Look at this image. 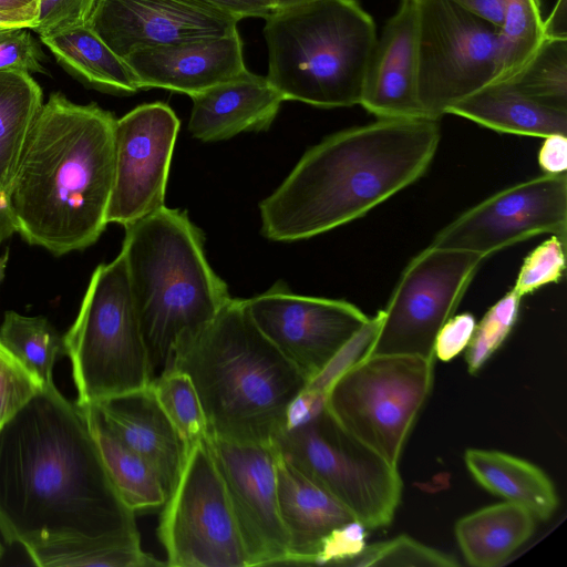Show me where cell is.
<instances>
[{
  "instance_id": "cell-39",
  "label": "cell",
  "mask_w": 567,
  "mask_h": 567,
  "mask_svg": "<svg viewBox=\"0 0 567 567\" xmlns=\"http://www.w3.org/2000/svg\"><path fill=\"white\" fill-rule=\"evenodd\" d=\"M44 58L28 28L0 31V72L45 73Z\"/></svg>"
},
{
  "instance_id": "cell-31",
  "label": "cell",
  "mask_w": 567,
  "mask_h": 567,
  "mask_svg": "<svg viewBox=\"0 0 567 567\" xmlns=\"http://www.w3.org/2000/svg\"><path fill=\"white\" fill-rule=\"evenodd\" d=\"M545 39L539 0H507L497 34V72L493 81L513 78Z\"/></svg>"
},
{
  "instance_id": "cell-44",
  "label": "cell",
  "mask_w": 567,
  "mask_h": 567,
  "mask_svg": "<svg viewBox=\"0 0 567 567\" xmlns=\"http://www.w3.org/2000/svg\"><path fill=\"white\" fill-rule=\"evenodd\" d=\"M37 0H0V18L31 29L35 19Z\"/></svg>"
},
{
  "instance_id": "cell-34",
  "label": "cell",
  "mask_w": 567,
  "mask_h": 567,
  "mask_svg": "<svg viewBox=\"0 0 567 567\" xmlns=\"http://www.w3.org/2000/svg\"><path fill=\"white\" fill-rule=\"evenodd\" d=\"M522 298L512 288L475 326L465 352L471 374H476L505 341L517 320Z\"/></svg>"
},
{
  "instance_id": "cell-47",
  "label": "cell",
  "mask_w": 567,
  "mask_h": 567,
  "mask_svg": "<svg viewBox=\"0 0 567 567\" xmlns=\"http://www.w3.org/2000/svg\"><path fill=\"white\" fill-rule=\"evenodd\" d=\"M14 28H24V27L20 23L0 18V31L8 30V29H14Z\"/></svg>"
},
{
  "instance_id": "cell-21",
  "label": "cell",
  "mask_w": 567,
  "mask_h": 567,
  "mask_svg": "<svg viewBox=\"0 0 567 567\" xmlns=\"http://www.w3.org/2000/svg\"><path fill=\"white\" fill-rule=\"evenodd\" d=\"M275 453L278 506L289 537V564H319L333 534L357 519L329 493Z\"/></svg>"
},
{
  "instance_id": "cell-4",
  "label": "cell",
  "mask_w": 567,
  "mask_h": 567,
  "mask_svg": "<svg viewBox=\"0 0 567 567\" xmlns=\"http://www.w3.org/2000/svg\"><path fill=\"white\" fill-rule=\"evenodd\" d=\"M168 368L189 377L206 435L238 443L271 445L309 385L256 326L245 299L237 298L181 338Z\"/></svg>"
},
{
  "instance_id": "cell-22",
  "label": "cell",
  "mask_w": 567,
  "mask_h": 567,
  "mask_svg": "<svg viewBox=\"0 0 567 567\" xmlns=\"http://www.w3.org/2000/svg\"><path fill=\"white\" fill-rule=\"evenodd\" d=\"M190 99L193 107L188 131L202 142L265 131L272 124L284 102L266 76L247 69Z\"/></svg>"
},
{
  "instance_id": "cell-52",
  "label": "cell",
  "mask_w": 567,
  "mask_h": 567,
  "mask_svg": "<svg viewBox=\"0 0 567 567\" xmlns=\"http://www.w3.org/2000/svg\"><path fill=\"white\" fill-rule=\"evenodd\" d=\"M415 1H420V0H415Z\"/></svg>"
},
{
  "instance_id": "cell-29",
  "label": "cell",
  "mask_w": 567,
  "mask_h": 567,
  "mask_svg": "<svg viewBox=\"0 0 567 567\" xmlns=\"http://www.w3.org/2000/svg\"><path fill=\"white\" fill-rule=\"evenodd\" d=\"M0 342L41 381L44 389L55 386L54 365L66 355L64 337L45 317L6 311L0 326Z\"/></svg>"
},
{
  "instance_id": "cell-7",
  "label": "cell",
  "mask_w": 567,
  "mask_h": 567,
  "mask_svg": "<svg viewBox=\"0 0 567 567\" xmlns=\"http://www.w3.org/2000/svg\"><path fill=\"white\" fill-rule=\"evenodd\" d=\"M63 337L78 406L153 382L122 252L110 264L96 267L79 313Z\"/></svg>"
},
{
  "instance_id": "cell-12",
  "label": "cell",
  "mask_w": 567,
  "mask_h": 567,
  "mask_svg": "<svg viewBox=\"0 0 567 567\" xmlns=\"http://www.w3.org/2000/svg\"><path fill=\"white\" fill-rule=\"evenodd\" d=\"M483 260L477 254L431 247L412 258L381 310L368 355L434 359L436 336L453 317Z\"/></svg>"
},
{
  "instance_id": "cell-1",
  "label": "cell",
  "mask_w": 567,
  "mask_h": 567,
  "mask_svg": "<svg viewBox=\"0 0 567 567\" xmlns=\"http://www.w3.org/2000/svg\"><path fill=\"white\" fill-rule=\"evenodd\" d=\"M0 533L25 551L62 543L140 538L84 414L56 386L0 431Z\"/></svg>"
},
{
  "instance_id": "cell-23",
  "label": "cell",
  "mask_w": 567,
  "mask_h": 567,
  "mask_svg": "<svg viewBox=\"0 0 567 567\" xmlns=\"http://www.w3.org/2000/svg\"><path fill=\"white\" fill-rule=\"evenodd\" d=\"M455 114L491 130L547 137L567 135V111L544 106L517 91L508 81H492L451 106Z\"/></svg>"
},
{
  "instance_id": "cell-50",
  "label": "cell",
  "mask_w": 567,
  "mask_h": 567,
  "mask_svg": "<svg viewBox=\"0 0 567 567\" xmlns=\"http://www.w3.org/2000/svg\"><path fill=\"white\" fill-rule=\"evenodd\" d=\"M274 11L276 10V0H264Z\"/></svg>"
},
{
  "instance_id": "cell-33",
  "label": "cell",
  "mask_w": 567,
  "mask_h": 567,
  "mask_svg": "<svg viewBox=\"0 0 567 567\" xmlns=\"http://www.w3.org/2000/svg\"><path fill=\"white\" fill-rule=\"evenodd\" d=\"M156 398L187 452L206 437L207 425L196 390L187 374L167 368L152 382Z\"/></svg>"
},
{
  "instance_id": "cell-51",
  "label": "cell",
  "mask_w": 567,
  "mask_h": 567,
  "mask_svg": "<svg viewBox=\"0 0 567 567\" xmlns=\"http://www.w3.org/2000/svg\"><path fill=\"white\" fill-rule=\"evenodd\" d=\"M3 551H4V550H3V546H2L1 540H0V559H1V558H2V556H3Z\"/></svg>"
},
{
  "instance_id": "cell-38",
  "label": "cell",
  "mask_w": 567,
  "mask_h": 567,
  "mask_svg": "<svg viewBox=\"0 0 567 567\" xmlns=\"http://www.w3.org/2000/svg\"><path fill=\"white\" fill-rule=\"evenodd\" d=\"M96 0H37L31 30L40 38L87 24Z\"/></svg>"
},
{
  "instance_id": "cell-42",
  "label": "cell",
  "mask_w": 567,
  "mask_h": 567,
  "mask_svg": "<svg viewBox=\"0 0 567 567\" xmlns=\"http://www.w3.org/2000/svg\"><path fill=\"white\" fill-rule=\"evenodd\" d=\"M238 20L243 18H266L274 10L264 0H197Z\"/></svg>"
},
{
  "instance_id": "cell-27",
  "label": "cell",
  "mask_w": 567,
  "mask_h": 567,
  "mask_svg": "<svg viewBox=\"0 0 567 567\" xmlns=\"http://www.w3.org/2000/svg\"><path fill=\"white\" fill-rule=\"evenodd\" d=\"M79 408L126 505L134 512L164 506L167 493L153 467L113 434L94 405Z\"/></svg>"
},
{
  "instance_id": "cell-46",
  "label": "cell",
  "mask_w": 567,
  "mask_h": 567,
  "mask_svg": "<svg viewBox=\"0 0 567 567\" xmlns=\"http://www.w3.org/2000/svg\"><path fill=\"white\" fill-rule=\"evenodd\" d=\"M14 233L17 227L7 202L6 189L0 186V244Z\"/></svg>"
},
{
  "instance_id": "cell-15",
  "label": "cell",
  "mask_w": 567,
  "mask_h": 567,
  "mask_svg": "<svg viewBox=\"0 0 567 567\" xmlns=\"http://www.w3.org/2000/svg\"><path fill=\"white\" fill-rule=\"evenodd\" d=\"M179 120L165 103L138 105L115 121L107 223L127 226L165 206Z\"/></svg>"
},
{
  "instance_id": "cell-2",
  "label": "cell",
  "mask_w": 567,
  "mask_h": 567,
  "mask_svg": "<svg viewBox=\"0 0 567 567\" xmlns=\"http://www.w3.org/2000/svg\"><path fill=\"white\" fill-rule=\"evenodd\" d=\"M441 140L437 120L379 118L309 148L259 204L261 233L296 241L362 217L417 181Z\"/></svg>"
},
{
  "instance_id": "cell-36",
  "label": "cell",
  "mask_w": 567,
  "mask_h": 567,
  "mask_svg": "<svg viewBox=\"0 0 567 567\" xmlns=\"http://www.w3.org/2000/svg\"><path fill=\"white\" fill-rule=\"evenodd\" d=\"M42 389L41 381L0 342V431Z\"/></svg>"
},
{
  "instance_id": "cell-45",
  "label": "cell",
  "mask_w": 567,
  "mask_h": 567,
  "mask_svg": "<svg viewBox=\"0 0 567 567\" xmlns=\"http://www.w3.org/2000/svg\"><path fill=\"white\" fill-rule=\"evenodd\" d=\"M545 38L567 39L566 0H558L551 14L544 21Z\"/></svg>"
},
{
  "instance_id": "cell-20",
  "label": "cell",
  "mask_w": 567,
  "mask_h": 567,
  "mask_svg": "<svg viewBox=\"0 0 567 567\" xmlns=\"http://www.w3.org/2000/svg\"><path fill=\"white\" fill-rule=\"evenodd\" d=\"M91 405L113 434L153 467L168 498L181 475L186 450L153 384Z\"/></svg>"
},
{
  "instance_id": "cell-8",
  "label": "cell",
  "mask_w": 567,
  "mask_h": 567,
  "mask_svg": "<svg viewBox=\"0 0 567 567\" xmlns=\"http://www.w3.org/2000/svg\"><path fill=\"white\" fill-rule=\"evenodd\" d=\"M271 445L367 529L391 524L403 488L398 467L348 434L324 405L289 424Z\"/></svg>"
},
{
  "instance_id": "cell-6",
  "label": "cell",
  "mask_w": 567,
  "mask_h": 567,
  "mask_svg": "<svg viewBox=\"0 0 567 567\" xmlns=\"http://www.w3.org/2000/svg\"><path fill=\"white\" fill-rule=\"evenodd\" d=\"M265 20L266 78L284 101L324 109L360 104L378 37L357 0H309Z\"/></svg>"
},
{
  "instance_id": "cell-24",
  "label": "cell",
  "mask_w": 567,
  "mask_h": 567,
  "mask_svg": "<svg viewBox=\"0 0 567 567\" xmlns=\"http://www.w3.org/2000/svg\"><path fill=\"white\" fill-rule=\"evenodd\" d=\"M465 465L485 489L527 509L535 519H548L558 506L550 478L535 464L492 450L468 449Z\"/></svg>"
},
{
  "instance_id": "cell-14",
  "label": "cell",
  "mask_w": 567,
  "mask_h": 567,
  "mask_svg": "<svg viewBox=\"0 0 567 567\" xmlns=\"http://www.w3.org/2000/svg\"><path fill=\"white\" fill-rule=\"evenodd\" d=\"M245 305L259 330L309 383L369 320L353 303L296 295L282 281Z\"/></svg>"
},
{
  "instance_id": "cell-49",
  "label": "cell",
  "mask_w": 567,
  "mask_h": 567,
  "mask_svg": "<svg viewBox=\"0 0 567 567\" xmlns=\"http://www.w3.org/2000/svg\"><path fill=\"white\" fill-rule=\"evenodd\" d=\"M8 249L4 251L3 255H0V282L4 276V270H6V267H7V262H8V258H9V254H8Z\"/></svg>"
},
{
  "instance_id": "cell-26",
  "label": "cell",
  "mask_w": 567,
  "mask_h": 567,
  "mask_svg": "<svg viewBox=\"0 0 567 567\" xmlns=\"http://www.w3.org/2000/svg\"><path fill=\"white\" fill-rule=\"evenodd\" d=\"M70 73L97 90L133 94L141 90L137 76L89 24L40 38Z\"/></svg>"
},
{
  "instance_id": "cell-40",
  "label": "cell",
  "mask_w": 567,
  "mask_h": 567,
  "mask_svg": "<svg viewBox=\"0 0 567 567\" xmlns=\"http://www.w3.org/2000/svg\"><path fill=\"white\" fill-rule=\"evenodd\" d=\"M475 326L471 313L451 317L436 336L434 355L445 362L454 359L467 347Z\"/></svg>"
},
{
  "instance_id": "cell-43",
  "label": "cell",
  "mask_w": 567,
  "mask_h": 567,
  "mask_svg": "<svg viewBox=\"0 0 567 567\" xmlns=\"http://www.w3.org/2000/svg\"><path fill=\"white\" fill-rule=\"evenodd\" d=\"M474 16L499 28L503 23L507 0H452Z\"/></svg>"
},
{
  "instance_id": "cell-9",
  "label": "cell",
  "mask_w": 567,
  "mask_h": 567,
  "mask_svg": "<svg viewBox=\"0 0 567 567\" xmlns=\"http://www.w3.org/2000/svg\"><path fill=\"white\" fill-rule=\"evenodd\" d=\"M434 359L368 355L339 374L324 406L353 439L398 467L406 439L433 384Z\"/></svg>"
},
{
  "instance_id": "cell-17",
  "label": "cell",
  "mask_w": 567,
  "mask_h": 567,
  "mask_svg": "<svg viewBox=\"0 0 567 567\" xmlns=\"http://www.w3.org/2000/svg\"><path fill=\"white\" fill-rule=\"evenodd\" d=\"M238 19L197 0H96L87 24L121 58L237 31Z\"/></svg>"
},
{
  "instance_id": "cell-10",
  "label": "cell",
  "mask_w": 567,
  "mask_h": 567,
  "mask_svg": "<svg viewBox=\"0 0 567 567\" xmlns=\"http://www.w3.org/2000/svg\"><path fill=\"white\" fill-rule=\"evenodd\" d=\"M417 99L427 118L492 82L497 72L498 28L452 0H420Z\"/></svg>"
},
{
  "instance_id": "cell-5",
  "label": "cell",
  "mask_w": 567,
  "mask_h": 567,
  "mask_svg": "<svg viewBox=\"0 0 567 567\" xmlns=\"http://www.w3.org/2000/svg\"><path fill=\"white\" fill-rule=\"evenodd\" d=\"M124 228L121 252L155 379L181 338L209 322L231 297L187 212L164 206Z\"/></svg>"
},
{
  "instance_id": "cell-3",
  "label": "cell",
  "mask_w": 567,
  "mask_h": 567,
  "mask_svg": "<svg viewBox=\"0 0 567 567\" xmlns=\"http://www.w3.org/2000/svg\"><path fill=\"white\" fill-rule=\"evenodd\" d=\"M115 121L60 92L43 103L6 188L17 233L29 244L64 255L99 239L109 224Z\"/></svg>"
},
{
  "instance_id": "cell-16",
  "label": "cell",
  "mask_w": 567,
  "mask_h": 567,
  "mask_svg": "<svg viewBox=\"0 0 567 567\" xmlns=\"http://www.w3.org/2000/svg\"><path fill=\"white\" fill-rule=\"evenodd\" d=\"M226 486L247 566L289 564V537L280 517L272 445L206 435Z\"/></svg>"
},
{
  "instance_id": "cell-37",
  "label": "cell",
  "mask_w": 567,
  "mask_h": 567,
  "mask_svg": "<svg viewBox=\"0 0 567 567\" xmlns=\"http://www.w3.org/2000/svg\"><path fill=\"white\" fill-rule=\"evenodd\" d=\"M566 243L557 236H551L536 247L524 260L514 290L524 297L536 289L557 282L565 270Z\"/></svg>"
},
{
  "instance_id": "cell-32",
  "label": "cell",
  "mask_w": 567,
  "mask_h": 567,
  "mask_svg": "<svg viewBox=\"0 0 567 567\" xmlns=\"http://www.w3.org/2000/svg\"><path fill=\"white\" fill-rule=\"evenodd\" d=\"M505 81L544 106L567 111V39L545 38L528 62Z\"/></svg>"
},
{
  "instance_id": "cell-30",
  "label": "cell",
  "mask_w": 567,
  "mask_h": 567,
  "mask_svg": "<svg viewBox=\"0 0 567 567\" xmlns=\"http://www.w3.org/2000/svg\"><path fill=\"white\" fill-rule=\"evenodd\" d=\"M41 567H150L163 566L141 547L140 538L94 539L37 547L25 551Z\"/></svg>"
},
{
  "instance_id": "cell-13",
  "label": "cell",
  "mask_w": 567,
  "mask_h": 567,
  "mask_svg": "<svg viewBox=\"0 0 567 567\" xmlns=\"http://www.w3.org/2000/svg\"><path fill=\"white\" fill-rule=\"evenodd\" d=\"M542 233L567 235V175L544 174L507 187L462 213L429 245L489 255Z\"/></svg>"
},
{
  "instance_id": "cell-25",
  "label": "cell",
  "mask_w": 567,
  "mask_h": 567,
  "mask_svg": "<svg viewBox=\"0 0 567 567\" xmlns=\"http://www.w3.org/2000/svg\"><path fill=\"white\" fill-rule=\"evenodd\" d=\"M535 518L524 507L504 502L475 511L455 524V537L471 566L502 564L532 536Z\"/></svg>"
},
{
  "instance_id": "cell-41",
  "label": "cell",
  "mask_w": 567,
  "mask_h": 567,
  "mask_svg": "<svg viewBox=\"0 0 567 567\" xmlns=\"http://www.w3.org/2000/svg\"><path fill=\"white\" fill-rule=\"evenodd\" d=\"M538 164L544 174L558 175L567 169V135L545 137L538 152Z\"/></svg>"
},
{
  "instance_id": "cell-28",
  "label": "cell",
  "mask_w": 567,
  "mask_h": 567,
  "mask_svg": "<svg viewBox=\"0 0 567 567\" xmlns=\"http://www.w3.org/2000/svg\"><path fill=\"white\" fill-rule=\"evenodd\" d=\"M42 105L41 87L29 73L0 72V186L4 189Z\"/></svg>"
},
{
  "instance_id": "cell-19",
  "label": "cell",
  "mask_w": 567,
  "mask_h": 567,
  "mask_svg": "<svg viewBox=\"0 0 567 567\" xmlns=\"http://www.w3.org/2000/svg\"><path fill=\"white\" fill-rule=\"evenodd\" d=\"M124 60L141 89L158 87L189 96L246 70L238 31L140 50Z\"/></svg>"
},
{
  "instance_id": "cell-11",
  "label": "cell",
  "mask_w": 567,
  "mask_h": 567,
  "mask_svg": "<svg viewBox=\"0 0 567 567\" xmlns=\"http://www.w3.org/2000/svg\"><path fill=\"white\" fill-rule=\"evenodd\" d=\"M157 534L168 566L248 567L233 506L206 437L187 452Z\"/></svg>"
},
{
  "instance_id": "cell-48",
  "label": "cell",
  "mask_w": 567,
  "mask_h": 567,
  "mask_svg": "<svg viewBox=\"0 0 567 567\" xmlns=\"http://www.w3.org/2000/svg\"><path fill=\"white\" fill-rule=\"evenodd\" d=\"M305 1H309V0H276V7H277L276 10L286 8V7H290L293 4H298V3H301Z\"/></svg>"
},
{
  "instance_id": "cell-18",
  "label": "cell",
  "mask_w": 567,
  "mask_h": 567,
  "mask_svg": "<svg viewBox=\"0 0 567 567\" xmlns=\"http://www.w3.org/2000/svg\"><path fill=\"white\" fill-rule=\"evenodd\" d=\"M417 2L402 0L377 39L360 101L378 118L425 117L417 99Z\"/></svg>"
},
{
  "instance_id": "cell-35",
  "label": "cell",
  "mask_w": 567,
  "mask_h": 567,
  "mask_svg": "<svg viewBox=\"0 0 567 567\" xmlns=\"http://www.w3.org/2000/svg\"><path fill=\"white\" fill-rule=\"evenodd\" d=\"M346 566H412L455 567L458 561L451 555L429 547L406 535L364 546L344 563Z\"/></svg>"
}]
</instances>
